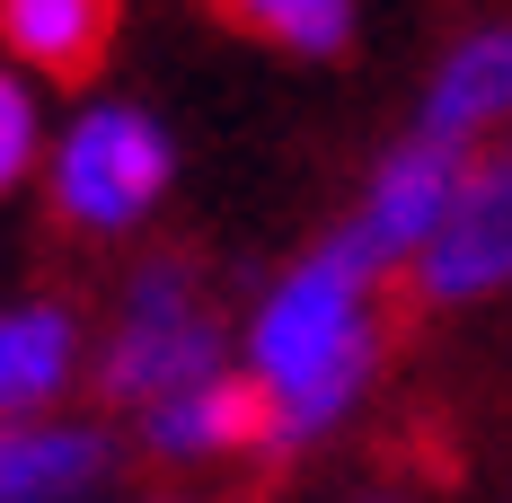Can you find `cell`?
Listing matches in <instances>:
<instances>
[{"instance_id":"cell-1","label":"cell","mask_w":512,"mask_h":503,"mask_svg":"<svg viewBox=\"0 0 512 503\" xmlns=\"http://www.w3.org/2000/svg\"><path fill=\"white\" fill-rule=\"evenodd\" d=\"M380 283L389 274L336 230L265 301V318H256V380L274 398V442H309V433H327L354 406V389L371 380V353H380V318H371Z\"/></svg>"},{"instance_id":"cell-2","label":"cell","mask_w":512,"mask_h":503,"mask_svg":"<svg viewBox=\"0 0 512 503\" xmlns=\"http://www.w3.org/2000/svg\"><path fill=\"white\" fill-rule=\"evenodd\" d=\"M204 380H221V371H212V318L186 292V265H142L124 327H115V353H106V398L159 415L168 398H186Z\"/></svg>"},{"instance_id":"cell-3","label":"cell","mask_w":512,"mask_h":503,"mask_svg":"<svg viewBox=\"0 0 512 503\" xmlns=\"http://www.w3.org/2000/svg\"><path fill=\"white\" fill-rule=\"evenodd\" d=\"M159 186H168V142H159L151 115H133V106L80 115L71 142H62V159H53V203H62V221H80V230H124V221H142Z\"/></svg>"},{"instance_id":"cell-4","label":"cell","mask_w":512,"mask_h":503,"mask_svg":"<svg viewBox=\"0 0 512 503\" xmlns=\"http://www.w3.org/2000/svg\"><path fill=\"white\" fill-rule=\"evenodd\" d=\"M504 283H512V142L468 159V186L451 203V221L407 265L415 301H468V292H504Z\"/></svg>"},{"instance_id":"cell-5","label":"cell","mask_w":512,"mask_h":503,"mask_svg":"<svg viewBox=\"0 0 512 503\" xmlns=\"http://www.w3.org/2000/svg\"><path fill=\"white\" fill-rule=\"evenodd\" d=\"M460 186H468V151L424 142V133H415L407 151L371 177V195H362V212L345 221V239H354L380 274H398V265H415V256L433 248V230L451 221Z\"/></svg>"},{"instance_id":"cell-6","label":"cell","mask_w":512,"mask_h":503,"mask_svg":"<svg viewBox=\"0 0 512 503\" xmlns=\"http://www.w3.org/2000/svg\"><path fill=\"white\" fill-rule=\"evenodd\" d=\"M248 442H274V398L256 371H221L204 389L168 398L151 415V451L159 459H195V451H248Z\"/></svg>"},{"instance_id":"cell-7","label":"cell","mask_w":512,"mask_h":503,"mask_svg":"<svg viewBox=\"0 0 512 503\" xmlns=\"http://www.w3.org/2000/svg\"><path fill=\"white\" fill-rule=\"evenodd\" d=\"M115 0H0V36L53 80H98L115 53Z\"/></svg>"},{"instance_id":"cell-8","label":"cell","mask_w":512,"mask_h":503,"mask_svg":"<svg viewBox=\"0 0 512 503\" xmlns=\"http://www.w3.org/2000/svg\"><path fill=\"white\" fill-rule=\"evenodd\" d=\"M512 115V27H486V36H468L451 62H442V80H433V98H424V142H451L468 151L486 124H504Z\"/></svg>"},{"instance_id":"cell-9","label":"cell","mask_w":512,"mask_h":503,"mask_svg":"<svg viewBox=\"0 0 512 503\" xmlns=\"http://www.w3.org/2000/svg\"><path fill=\"white\" fill-rule=\"evenodd\" d=\"M106 468L98 433H27L0 424V503H71Z\"/></svg>"},{"instance_id":"cell-10","label":"cell","mask_w":512,"mask_h":503,"mask_svg":"<svg viewBox=\"0 0 512 503\" xmlns=\"http://www.w3.org/2000/svg\"><path fill=\"white\" fill-rule=\"evenodd\" d=\"M71 380V318L62 309H18L0 318V415H27Z\"/></svg>"},{"instance_id":"cell-11","label":"cell","mask_w":512,"mask_h":503,"mask_svg":"<svg viewBox=\"0 0 512 503\" xmlns=\"http://www.w3.org/2000/svg\"><path fill=\"white\" fill-rule=\"evenodd\" d=\"M212 18L248 27L265 45H292V53H336L354 36V9L345 0H212Z\"/></svg>"},{"instance_id":"cell-12","label":"cell","mask_w":512,"mask_h":503,"mask_svg":"<svg viewBox=\"0 0 512 503\" xmlns=\"http://www.w3.org/2000/svg\"><path fill=\"white\" fill-rule=\"evenodd\" d=\"M27 159H36V106L18 80H0V195L27 177Z\"/></svg>"}]
</instances>
